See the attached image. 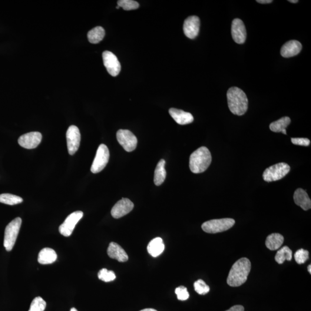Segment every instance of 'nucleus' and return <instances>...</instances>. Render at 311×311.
<instances>
[{
	"instance_id": "obj_22",
	"label": "nucleus",
	"mask_w": 311,
	"mask_h": 311,
	"mask_svg": "<svg viewBox=\"0 0 311 311\" xmlns=\"http://www.w3.org/2000/svg\"><path fill=\"white\" fill-rule=\"evenodd\" d=\"M284 237L279 233H272L268 236L266 240V246L270 250H277L282 246Z\"/></svg>"
},
{
	"instance_id": "obj_20",
	"label": "nucleus",
	"mask_w": 311,
	"mask_h": 311,
	"mask_svg": "<svg viewBox=\"0 0 311 311\" xmlns=\"http://www.w3.org/2000/svg\"><path fill=\"white\" fill-rule=\"evenodd\" d=\"M57 259V255L54 250L51 248H45L39 254L38 260L42 264H48L54 263Z\"/></svg>"
},
{
	"instance_id": "obj_39",
	"label": "nucleus",
	"mask_w": 311,
	"mask_h": 311,
	"mask_svg": "<svg viewBox=\"0 0 311 311\" xmlns=\"http://www.w3.org/2000/svg\"><path fill=\"white\" fill-rule=\"evenodd\" d=\"M308 270H309V272L310 274H311V265L310 264L309 266H308Z\"/></svg>"
},
{
	"instance_id": "obj_6",
	"label": "nucleus",
	"mask_w": 311,
	"mask_h": 311,
	"mask_svg": "<svg viewBox=\"0 0 311 311\" xmlns=\"http://www.w3.org/2000/svg\"><path fill=\"white\" fill-rule=\"evenodd\" d=\"M290 170L289 165L286 163H280L266 168L263 174L264 181L267 182L281 180L289 173Z\"/></svg>"
},
{
	"instance_id": "obj_40",
	"label": "nucleus",
	"mask_w": 311,
	"mask_h": 311,
	"mask_svg": "<svg viewBox=\"0 0 311 311\" xmlns=\"http://www.w3.org/2000/svg\"><path fill=\"white\" fill-rule=\"evenodd\" d=\"M71 311H78L77 310H76V309H75V308H72V309H71Z\"/></svg>"
},
{
	"instance_id": "obj_31",
	"label": "nucleus",
	"mask_w": 311,
	"mask_h": 311,
	"mask_svg": "<svg viewBox=\"0 0 311 311\" xmlns=\"http://www.w3.org/2000/svg\"><path fill=\"white\" fill-rule=\"evenodd\" d=\"M117 4L120 7H122L125 11H130V10L138 9L139 7L138 3L133 0H120L118 1Z\"/></svg>"
},
{
	"instance_id": "obj_9",
	"label": "nucleus",
	"mask_w": 311,
	"mask_h": 311,
	"mask_svg": "<svg viewBox=\"0 0 311 311\" xmlns=\"http://www.w3.org/2000/svg\"><path fill=\"white\" fill-rule=\"evenodd\" d=\"M82 216L83 212L81 211H76L69 215L64 222L59 226V233L65 237L70 236L76 224L81 219Z\"/></svg>"
},
{
	"instance_id": "obj_2",
	"label": "nucleus",
	"mask_w": 311,
	"mask_h": 311,
	"mask_svg": "<svg viewBox=\"0 0 311 311\" xmlns=\"http://www.w3.org/2000/svg\"><path fill=\"white\" fill-rule=\"evenodd\" d=\"M228 107L232 113L243 115L247 111L249 101L246 94L241 89L231 87L227 92Z\"/></svg>"
},
{
	"instance_id": "obj_1",
	"label": "nucleus",
	"mask_w": 311,
	"mask_h": 311,
	"mask_svg": "<svg viewBox=\"0 0 311 311\" xmlns=\"http://www.w3.org/2000/svg\"><path fill=\"white\" fill-rule=\"evenodd\" d=\"M251 268L249 259L242 258L233 264L227 278V284L232 287L242 285L246 282Z\"/></svg>"
},
{
	"instance_id": "obj_17",
	"label": "nucleus",
	"mask_w": 311,
	"mask_h": 311,
	"mask_svg": "<svg viewBox=\"0 0 311 311\" xmlns=\"http://www.w3.org/2000/svg\"><path fill=\"white\" fill-rule=\"evenodd\" d=\"M107 254L112 259H114L120 262H125L129 259V257L126 251L122 249L120 245L114 242L109 244L107 249Z\"/></svg>"
},
{
	"instance_id": "obj_24",
	"label": "nucleus",
	"mask_w": 311,
	"mask_h": 311,
	"mask_svg": "<svg viewBox=\"0 0 311 311\" xmlns=\"http://www.w3.org/2000/svg\"><path fill=\"white\" fill-rule=\"evenodd\" d=\"M290 122V119L288 117L281 118L270 125V130L275 133H283L286 134V128L288 127Z\"/></svg>"
},
{
	"instance_id": "obj_11",
	"label": "nucleus",
	"mask_w": 311,
	"mask_h": 311,
	"mask_svg": "<svg viewBox=\"0 0 311 311\" xmlns=\"http://www.w3.org/2000/svg\"><path fill=\"white\" fill-rule=\"evenodd\" d=\"M102 56L104 67L106 68L108 74L113 77H116L120 74L121 66L117 56L109 51L103 52Z\"/></svg>"
},
{
	"instance_id": "obj_36",
	"label": "nucleus",
	"mask_w": 311,
	"mask_h": 311,
	"mask_svg": "<svg viewBox=\"0 0 311 311\" xmlns=\"http://www.w3.org/2000/svg\"><path fill=\"white\" fill-rule=\"evenodd\" d=\"M257 2L260 3V4H270L273 2L271 0H257Z\"/></svg>"
},
{
	"instance_id": "obj_19",
	"label": "nucleus",
	"mask_w": 311,
	"mask_h": 311,
	"mask_svg": "<svg viewBox=\"0 0 311 311\" xmlns=\"http://www.w3.org/2000/svg\"><path fill=\"white\" fill-rule=\"evenodd\" d=\"M293 199L294 203L302 207L304 210H308L311 208V201L305 190L302 188H298L294 192Z\"/></svg>"
},
{
	"instance_id": "obj_28",
	"label": "nucleus",
	"mask_w": 311,
	"mask_h": 311,
	"mask_svg": "<svg viewBox=\"0 0 311 311\" xmlns=\"http://www.w3.org/2000/svg\"><path fill=\"white\" fill-rule=\"evenodd\" d=\"M46 307L45 301L41 297H37L33 300L28 311H44Z\"/></svg>"
},
{
	"instance_id": "obj_12",
	"label": "nucleus",
	"mask_w": 311,
	"mask_h": 311,
	"mask_svg": "<svg viewBox=\"0 0 311 311\" xmlns=\"http://www.w3.org/2000/svg\"><path fill=\"white\" fill-rule=\"evenodd\" d=\"M42 135L38 131L30 132L21 135L18 139V143L23 148L32 150L41 143Z\"/></svg>"
},
{
	"instance_id": "obj_32",
	"label": "nucleus",
	"mask_w": 311,
	"mask_h": 311,
	"mask_svg": "<svg viewBox=\"0 0 311 311\" xmlns=\"http://www.w3.org/2000/svg\"><path fill=\"white\" fill-rule=\"evenodd\" d=\"M309 251L300 249L296 251L295 254H294V259H295L296 262L298 264H303L309 259Z\"/></svg>"
},
{
	"instance_id": "obj_5",
	"label": "nucleus",
	"mask_w": 311,
	"mask_h": 311,
	"mask_svg": "<svg viewBox=\"0 0 311 311\" xmlns=\"http://www.w3.org/2000/svg\"><path fill=\"white\" fill-rule=\"evenodd\" d=\"M22 222L21 218L17 217L6 226L4 240V246L6 251H11L14 248L21 229Z\"/></svg>"
},
{
	"instance_id": "obj_7",
	"label": "nucleus",
	"mask_w": 311,
	"mask_h": 311,
	"mask_svg": "<svg viewBox=\"0 0 311 311\" xmlns=\"http://www.w3.org/2000/svg\"><path fill=\"white\" fill-rule=\"evenodd\" d=\"M110 158V152L106 145H99L96 154L91 171L93 174L100 173L106 166Z\"/></svg>"
},
{
	"instance_id": "obj_34",
	"label": "nucleus",
	"mask_w": 311,
	"mask_h": 311,
	"mask_svg": "<svg viewBox=\"0 0 311 311\" xmlns=\"http://www.w3.org/2000/svg\"><path fill=\"white\" fill-rule=\"evenodd\" d=\"M291 141L293 144L300 146L309 147L311 143L309 139L306 138H292Z\"/></svg>"
},
{
	"instance_id": "obj_15",
	"label": "nucleus",
	"mask_w": 311,
	"mask_h": 311,
	"mask_svg": "<svg viewBox=\"0 0 311 311\" xmlns=\"http://www.w3.org/2000/svg\"><path fill=\"white\" fill-rule=\"evenodd\" d=\"M232 36L233 41L238 44H243L246 41L247 32L246 27L241 20L234 19L232 23Z\"/></svg>"
},
{
	"instance_id": "obj_8",
	"label": "nucleus",
	"mask_w": 311,
	"mask_h": 311,
	"mask_svg": "<svg viewBox=\"0 0 311 311\" xmlns=\"http://www.w3.org/2000/svg\"><path fill=\"white\" fill-rule=\"evenodd\" d=\"M117 140L124 150L128 152L133 151L137 145V138L130 130L120 129L117 133Z\"/></svg>"
},
{
	"instance_id": "obj_38",
	"label": "nucleus",
	"mask_w": 311,
	"mask_h": 311,
	"mask_svg": "<svg viewBox=\"0 0 311 311\" xmlns=\"http://www.w3.org/2000/svg\"><path fill=\"white\" fill-rule=\"evenodd\" d=\"M288 1L291 3H293V4H294V3H297L298 2H299V1H297V0H295V1H294V0H289V1Z\"/></svg>"
},
{
	"instance_id": "obj_14",
	"label": "nucleus",
	"mask_w": 311,
	"mask_h": 311,
	"mask_svg": "<svg viewBox=\"0 0 311 311\" xmlns=\"http://www.w3.org/2000/svg\"><path fill=\"white\" fill-rule=\"evenodd\" d=\"M200 20L196 16L187 18L184 22L183 31L187 38H196L200 31Z\"/></svg>"
},
{
	"instance_id": "obj_30",
	"label": "nucleus",
	"mask_w": 311,
	"mask_h": 311,
	"mask_svg": "<svg viewBox=\"0 0 311 311\" xmlns=\"http://www.w3.org/2000/svg\"><path fill=\"white\" fill-rule=\"evenodd\" d=\"M194 287L196 292L201 295H205L210 291L209 286L202 280L196 281L194 284Z\"/></svg>"
},
{
	"instance_id": "obj_26",
	"label": "nucleus",
	"mask_w": 311,
	"mask_h": 311,
	"mask_svg": "<svg viewBox=\"0 0 311 311\" xmlns=\"http://www.w3.org/2000/svg\"><path fill=\"white\" fill-rule=\"evenodd\" d=\"M292 259V251L287 246H284L277 251L275 260L279 264H283L285 261H290Z\"/></svg>"
},
{
	"instance_id": "obj_25",
	"label": "nucleus",
	"mask_w": 311,
	"mask_h": 311,
	"mask_svg": "<svg viewBox=\"0 0 311 311\" xmlns=\"http://www.w3.org/2000/svg\"><path fill=\"white\" fill-rule=\"evenodd\" d=\"M105 36V30L101 26H98L88 33V39L92 44H97L104 39Z\"/></svg>"
},
{
	"instance_id": "obj_27",
	"label": "nucleus",
	"mask_w": 311,
	"mask_h": 311,
	"mask_svg": "<svg viewBox=\"0 0 311 311\" xmlns=\"http://www.w3.org/2000/svg\"><path fill=\"white\" fill-rule=\"evenodd\" d=\"M23 201L21 197L14 194L8 193L0 194V203L2 204L15 205L22 203Z\"/></svg>"
},
{
	"instance_id": "obj_13",
	"label": "nucleus",
	"mask_w": 311,
	"mask_h": 311,
	"mask_svg": "<svg viewBox=\"0 0 311 311\" xmlns=\"http://www.w3.org/2000/svg\"><path fill=\"white\" fill-rule=\"evenodd\" d=\"M134 204L128 198H122L112 208L111 213L114 218H120L130 213L133 209Z\"/></svg>"
},
{
	"instance_id": "obj_3",
	"label": "nucleus",
	"mask_w": 311,
	"mask_h": 311,
	"mask_svg": "<svg viewBox=\"0 0 311 311\" xmlns=\"http://www.w3.org/2000/svg\"><path fill=\"white\" fill-rule=\"evenodd\" d=\"M211 155L207 147L198 148L190 157L189 167L194 174L203 173L206 171L211 164Z\"/></svg>"
},
{
	"instance_id": "obj_29",
	"label": "nucleus",
	"mask_w": 311,
	"mask_h": 311,
	"mask_svg": "<svg viewBox=\"0 0 311 311\" xmlns=\"http://www.w3.org/2000/svg\"><path fill=\"white\" fill-rule=\"evenodd\" d=\"M98 278L104 282L108 283L114 281L116 279V276L113 271L102 269L99 271Z\"/></svg>"
},
{
	"instance_id": "obj_10",
	"label": "nucleus",
	"mask_w": 311,
	"mask_h": 311,
	"mask_svg": "<svg viewBox=\"0 0 311 311\" xmlns=\"http://www.w3.org/2000/svg\"><path fill=\"white\" fill-rule=\"evenodd\" d=\"M67 140L69 154L74 155L78 151L81 141L80 132L77 127H69L67 131Z\"/></svg>"
},
{
	"instance_id": "obj_35",
	"label": "nucleus",
	"mask_w": 311,
	"mask_h": 311,
	"mask_svg": "<svg viewBox=\"0 0 311 311\" xmlns=\"http://www.w3.org/2000/svg\"><path fill=\"white\" fill-rule=\"evenodd\" d=\"M226 311H244V309L242 306L237 305L231 307L230 309Z\"/></svg>"
},
{
	"instance_id": "obj_37",
	"label": "nucleus",
	"mask_w": 311,
	"mask_h": 311,
	"mask_svg": "<svg viewBox=\"0 0 311 311\" xmlns=\"http://www.w3.org/2000/svg\"><path fill=\"white\" fill-rule=\"evenodd\" d=\"M140 311H157L155 309H146L142 310Z\"/></svg>"
},
{
	"instance_id": "obj_18",
	"label": "nucleus",
	"mask_w": 311,
	"mask_h": 311,
	"mask_svg": "<svg viewBox=\"0 0 311 311\" xmlns=\"http://www.w3.org/2000/svg\"><path fill=\"white\" fill-rule=\"evenodd\" d=\"M169 113L175 122L181 125L190 124L194 121L193 116L190 112L171 108L169 110Z\"/></svg>"
},
{
	"instance_id": "obj_4",
	"label": "nucleus",
	"mask_w": 311,
	"mask_h": 311,
	"mask_svg": "<svg viewBox=\"0 0 311 311\" xmlns=\"http://www.w3.org/2000/svg\"><path fill=\"white\" fill-rule=\"evenodd\" d=\"M234 224L235 221L233 218L211 220L202 225V229L208 233H217L230 230Z\"/></svg>"
},
{
	"instance_id": "obj_41",
	"label": "nucleus",
	"mask_w": 311,
	"mask_h": 311,
	"mask_svg": "<svg viewBox=\"0 0 311 311\" xmlns=\"http://www.w3.org/2000/svg\"><path fill=\"white\" fill-rule=\"evenodd\" d=\"M120 8V6H119L118 5L117 6V7H116V8H117V9H119Z\"/></svg>"
},
{
	"instance_id": "obj_16",
	"label": "nucleus",
	"mask_w": 311,
	"mask_h": 311,
	"mask_svg": "<svg viewBox=\"0 0 311 311\" xmlns=\"http://www.w3.org/2000/svg\"><path fill=\"white\" fill-rule=\"evenodd\" d=\"M302 45L299 41L292 40L287 42L281 49V54L285 58H290L299 54L302 51Z\"/></svg>"
},
{
	"instance_id": "obj_21",
	"label": "nucleus",
	"mask_w": 311,
	"mask_h": 311,
	"mask_svg": "<svg viewBox=\"0 0 311 311\" xmlns=\"http://www.w3.org/2000/svg\"><path fill=\"white\" fill-rule=\"evenodd\" d=\"M164 249V244L160 237H156L151 240L147 247L149 254L153 257L159 256L163 253Z\"/></svg>"
},
{
	"instance_id": "obj_23",
	"label": "nucleus",
	"mask_w": 311,
	"mask_h": 311,
	"mask_svg": "<svg viewBox=\"0 0 311 311\" xmlns=\"http://www.w3.org/2000/svg\"><path fill=\"white\" fill-rule=\"evenodd\" d=\"M165 161L161 159L158 162L155 171L154 183L156 186L163 184L166 178V171L165 169Z\"/></svg>"
},
{
	"instance_id": "obj_33",
	"label": "nucleus",
	"mask_w": 311,
	"mask_h": 311,
	"mask_svg": "<svg viewBox=\"0 0 311 311\" xmlns=\"http://www.w3.org/2000/svg\"><path fill=\"white\" fill-rule=\"evenodd\" d=\"M175 293H176L179 300H186L190 296L189 293L188 292L187 289L184 286H181L177 287V288L175 289Z\"/></svg>"
}]
</instances>
